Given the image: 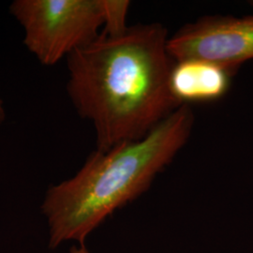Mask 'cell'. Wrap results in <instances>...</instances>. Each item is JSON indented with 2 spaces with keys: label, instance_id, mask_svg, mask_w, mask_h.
Listing matches in <instances>:
<instances>
[{
  "label": "cell",
  "instance_id": "obj_5",
  "mask_svg": "<svg viewBox=\"0 0 253 253\" xmlns=\"http://www.w3.org/2000/svg\"><path fill=\"white\" fill-rule=\"evenodd\" d=\"M232 73L223 67L205 60L174 61L170 88L181 104L214 101L226 94Z\"/></svg>",
  "mask_w": 253,
  "mask_h": 253
},
{
  "label": "cell",
  "instance_id": "obj_3",
  "mask_svg": "<svg viewBox=\"0 0 253 253\" xmlns=\"http://www.w3.org/2000/svg\"><path fill=\"white\" fill-rule=\"evenodd\" d=\"M9 11L24 29L27 50L53 66L99 38L102 0H15Z\"/></svg>",
  "mask_w": 253,
  "mask_h": 253
},
{
  "label": "cell",
  "instance_id": "obj_1",
  "mask_svg": "<svg viewBox=\"0 0 253 253\" xmlns=\"http://www.w3.org/2000/svg\"><path fill=\"white\" fill-rule=\"evenodd\" d=\"M168 39L161 24L137 25L68 56V94L94 126L97 149L144 138L182 105L170 88Z\"/></svg>",
  "mask_w": 253,
  "mask_h": 253
},
{
  "label": "cell",
  "instance_id": "obj_6",
  "mask_svg": "<svg viewBox=\"0 0 253 253\" xmlns=\"http://www.w3.org/2000/svg\"><path fill=\"white\" fill-rule=\"evenodd\" d=\"M104 11L103 35L116 37L124 33L128 27L126 21L130 2L126 0H102Z\"/></svg>",
  "mask_w": 253,
  "mask_h": 253
},
{
  "label": "cell",
  "instance_id": "obj_8",
  "mask_svg": "<svg viewBox=\"0 0 253 253\" xmlns=\"http://www.w3.org/2000/svg\"><path fill=\"white\" fill-rule=\"evenodd\" d=\"M5 118H6V113L4 108V103H3V100L0 98V125L3 123Z\"/></svg>",
  "mask_w": 253,
  "mask_h": 253
},
{
  "label": "cell",
  "instance_id": "obj_7",
  "mask_svg": "<svg viewBox=\"0 0 253 253\" xmlns=\"http://www.w3.org/2000/svg\"><path fill=\"white\" fill-rule=\"evenodd\" d=\"M70 253H90L84 244H80L79 246H73L70 251Z\"/></svg>",
  "mask_w": 253,
  "mask_h": 253
},
{
  "label": "cell",
  "instance_id": "obj_2",
  "mask_svg": "<svg viewBox=\"0 0 253 253\" xmlns=\"http://www.w3.org/2000/svg\"><path fill=\"white\" fill-rule=\"evenodd\" d=\"M194 114L182 104L144 138L92 152L78 172L47 190L42 211L49 248L86 237L115 211L149 189L189 141Z\"/></svg>",
  "mask_w": 253,
  "mask_h": 253
},
{
  "label": "cell",
  "instance_id": "obj_4",
  "mask_svg": "<svg viewBox=\"0 0 253 253\" xmlns=\"http://www.w3.org/2000/svg\"><path fill=\"white\" fill-rule=\"evenodd\" d=\"M167 49L174 61L199 59L234 72L253 59V15L199 19L169 37Z\"/></svg>",
  "mask_w": 253,
  "mask_h": 253
}]
</instances>
